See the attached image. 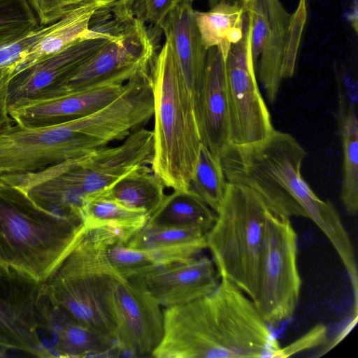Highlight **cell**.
<instances>
[{"mask_svg":"<svg viewBox=\"0 0 358 358\" xmlns=\"http://www.w3.org/2000/svg\"><path fill=\"white\" fill-rule=\"evenodd\" d=\"M103 7L100 3L90 1L85 2L69 12L36 44L24 52L14 64L11 78L34 63L56 54L76 41L90 36L92 29L90 21L95 11Z\"/></svg>","mask_w":358,"mask_h":358,"instance_id":"obj_19","label":"cell"},{"mask_svg":"<svg viewBox=\"0 0 358 358\" xmlns=\"http://www.w3.org/2000/svg\"><path fill=\"white\" fill-rule=\"evenodd\" d=\"M41 292L42 282L0 264V347L37 357H54L40 334Z\"/></svg>","mask_w":358,"mask_h":358,"instance_id":"obj_10","label":"cell"},{"mask_svg":"<svg viewBox=\"0 0 358 358\" xmlns=\"http://www.w3.org/2000/svg\"><path fill=\"white\" fill-rule=\"evenodd\" d=\"M6 350L0 347V357H5L7 355Z\"/></svg>","mask_w":358,"mask_h":358,"instance_id":"obj_40","label":"cell"},{"mask_svg":"<svg viewBox=\"0 0 358 358\" xmlns=\"http://www.w3.org/2000/svg\"><path fill=\"white\" fill-rule=\"evenodd\" d=\"M206 242V234L194 228L145 224L134 232L125 244L133 248H169Z\"/></svg>","mask_w":358,"mask_h":358,"instance_id":"obj_27","label":"cell"},{"mask_svg":"<svg viewBox=\"0 0 358 358\" xmlns=\"http://www.w3.org/2000/svg\"><path fill=\"white\" fill-rule=\"evenodd\" d=\"M38 314L40 330L53 337L54 357H106L118 352L113 340L54 308L43 294Z\"/></svg>","mask_w":358,"mask_h":358,"instance_id":"obj_17","label":"cell"},{"mask_svg":"<svg viewBox=\"0 0 358 358\" xmlns=\"http://www.w3.org/2000/svg\"><path fill=\"white\" fill-rule=\"evenodd\" d=\"M297 255V235L290 217L278 215L269 209L252 299L269 325L289 320L296 310L301 287Z\"/></svg>","mask_w":358,"mask_h":358,"instance_id":"obj_8","label":"cell"},{"mask_svg":"<svg viewBox=\"0 0 358 358\" xmlns=\"http://www.w3.org/2000/svg\"><path fill=\"white\" fill-rule=\"evenodd\" d=\"M279 343L252 299L220 278L210 293L164 308L156 358H271Z\"/></svg>","mask_w":358,"mask_h":358,"instance_id":"obj_1","label":"cell"},{"mask_svg":"<svg viewBox=\"0 0 358 358\" xmlns=\"http://www.w3.org/2000/svg\"><path fill=\"white\" fill-rule=\"evenodd\" d=\"M189 1H190L193 2V1H194L195 0H189Z\"/></svg>","mask_w":358,"mask_h":358,"instance_id":"obj_41","label":"cell"},{"mask_svg":"<svg viewBox=\"0 0 358 358\" xmlns=\"http://www.w3.org/2000/svg\"><path fill=\"white\" fill-rule=\"evenodd\" d=\"M192 1L183 0L166 16L159 28L173 49L193 100L203 77L208 50L203 46Z\"/></svg>","mask_w":358,"mask_h":358,"instance_id":"obj_18","label":"cell"},{"mask_svg":"<svg viewBox=\"0 0 358 358\" xmlns=\"http://www.w3.org/2000/svg\"><path fill=\"white\" fill-rule=\"evenodd\" d=\"M154 146L152 130L140 127L117 146H107L69 159L64 171L65 178L86 200L133 170L150 165Z\"/></svg>","mask_w":358,"mask_h":358,"instance_id":"obj_12","label":"cell"},{"mask_svg":"<svg viewBox=\"0 0 358 358\" xmlns=\"http://www.w3.org/2000/svg\"><path fill=\"white\" fill-rule=\"evenodd\" d=\"M327 327L324 324H317L296 341L275 351L271 358H284L299 352L324 345L327 341Z\"/></svg>","mask_w":358,"mask_h":358,"instance_id":"obj_33","label":"cell"},{"mask_svg":"<svg viewBox=\"0 0 358 358\" xmlns=\"http://www.w3.org/2000/svg\"><path fill=\"white\" fill-rule=\"evenodd\" d=\"M124 239L112 244L108 250L113 266L122 274L197 257L206 248V242L169 248H133Z\"/></svg>","mask_w":358,"mask_h":358,"instance_id":"obj_24","label":"cell"},{"mask_svg":"<svg viewBox=\"0 0 358 358\" xmlns=\"http://www.w3.org/2000/svg\"><path fill=\"white\" fill-rule=\"evenodd\" d=\"M129 238L123 231L108 227L85 229L69 253L42 282V292L54 308L115 342L106 296L121 273L111 264L108 250L116 241L127 242Z\"/></svg>","mask_w":358,"mask_h":358,"instance_id":"obj_4","label":"cell"},{"mask_svg":"<svg viewBox=\"0 0 358 358\" xmlns=\"http://www.w3.org/2000/svg\"><path fill=\"white\" fill-rule=\"evenodd\" d=\"M163 308L185 304L213 292L220 277L208 257L149 266L122 275Z\"/></svg>","mask_w":358,"mask_h":358,"instance_id":"obj_13","label":"cell"},{"mask_svg":"<svg viewBox=\"0 0 358 358\" xmlns=\"http://www.w3.org/2000/svg\"><path fill=\"white\" fill-rule=\"evenodd\" d=\"M354 317L352 318L348 324L342 330V331L335 337L331 342H327L324 345V348L320 351V353L317 357H320L331 350L336 345H337L349 332L353 329L356 323L357 322V312L354 313Z\"/></svg>","mask_w":358,"mask_h":358,"instance_id":"obj_35","label":"cell"},{"mask_svg":"<svg viewBox=\"0 0 358 358\" xmlns=\"http://www.w3.org/2000/svg\"><path fill=\"white\" fill-rule=\"evenodd\" d=\"M306 157L292 135L276 129L254 143H229L218 155L227 182L252 189L278 215L310 219L336 252H343L350 247V238L332 203L320 199L303 179Z\"/></svg>","mask_w":358,"mask_h":358,"instance_id":"obj_2","label":"cell"},{"mask_svg":"<svg viewBox=\"0 0 358 358\" xmlns=\"http://www.w3.org/2000/svg\"><path fill=\"white\" fill-rule=\"evenodd\" d=\"M113 13L117 22L107 43L56 87L40 96L81 90L113 80L127 82L149 68L161 48V29L148 27L131 10Z\"/></svg>","mask_w":358,"mask_h":358,"instance_id":"obj_7","label":"cell"},{"mask_svg":"<svg viewBox=\"0 0 358 358\" xmlns=\"http://www.w3.org/2000/svg\"><path fill=\"white\" fill-rule=\"evenodd\" d=\"M216 219L214 212L191 189L173 190L166 195L146 224L155 226L194 228L206 234Z\"/></svg>","mask_w":358,"mask_h":358,"instance_id":"obj_22","label":"cell"},{"mask_svg":"<svg viewBox=\"0 0 358 358\" xmlns=\"http://www.w3.org/2000/svg\"><path fill=\"white\" fill-rule=\"evenodd\" d=\"M0 264L3 266H9L7 262L6 257L5 256V254L1 248V246L0 245Z\"/></svg>","mask_w":358,"mask_h":358,"instance_id":"obj_39","label":"cell"},{"mask_svg":"<svg viewBox=\"0 0 358 358\" xmlns=\"http://www.w3.org/2000/svg\"><path fill=\"white\" fill-rule=\"evenodd\" d=\"M210 8L215 6L221 2H225L230 4H236L243 6L247 0H207Z\"/></svg>","mask_w":358,"mask_h":358,"instance_id":"obj_38","label":"cell"},{"mask_svg":"<svg viewBox=\"0 0 358 358\" xmlns=\"http://www.w3.org/2000/svg\"><path fill=\"white\" fill-rule=\"evenodd\" d=\"M118 352L151 355L164 333V308L120 274L106 296Z\"/></svg>","mask_w":358,"mask_h":358,"instance_id":"obj_11","label":"cell"},{"mask_svg":"<svg viewBox=\"0 0 358 358\" xmlns=\"http://www.w3.org/2000/svg\"><path fill=\"white\" fill-rule=\"evenodd\" d=\"M338 129L341 138L343 162L341 201L347 213L355 215L358 211V120L356 106L345 104L340 93Z\"/></svg>","mask_w":358,"mask_h":358,"instance_id":"obj_23","label":"cell"},{"mask_svg":"<svg viewBox=\"0 0 358 358\" xmlns=\"http://www.w3.org/2000/svg\"><path fill=\"white\" fill-rule=\"evenodd\" d=\"M183 0H135L131 6L132 14L150 25L159 27L171 11Z\"/></svg>","mask_w":358,"mask_h":358,"instance_id":"obj_31","label":"cell"},{"mask_svg":"<svg viewBox=\"0 0 358 358\" xmlns=\"http://www.w3.org/2000/svg\"><path fill=\"white\" fill-rule=\"evenodd\" d=\"M227 183L219 157L201 143L190 189L217 213L225 196Z\"/></svg>","mask_w":358,"mask_h":358,"instance_id":"obj_26","label":"cell"},{"mask_svg":"<svg viewBox=\"0 0 358 358\" xmlns=\"http://www.w3.org/2000/svg\"><path fill=\"white\" fill-rule=\"evenodd\" d=\"M148 217L145 211L96 194L86 199L81 213V222L85 229L108 227L129 237L147 223Z\"/></svg>","mask_w":358,"mask_h":358,"instance_id":"obj_25","label":"cell"},{"mask_svg":"<svg viewBox=\"0 0 358 358\" xmlns=\"http://www.w3.org/2000/svg\"><path fill=\"white\" fill-rule=\"evenodd\" d=\"M90 28V36L13 76L8 87V106L17 101L40 96L53 90L103 46L115 29L102 20L94 21Z\"/></svg>","mask_w":358,"mask_h":358,"instance_id":"obj_14","label":"cell"},{"mask_svg":"<svg viewBox=\"0 0 358 358\" xmlns=\"http://www.w3.org/2000/svg\"><path fill=\"white\" fill-rule=\"evenodd\" d=\"M53 24L40 26L22 38L0 48V77L10 73L22 55L36 44L52 28Z\"/></svg>","mask_w":358,"mask_h":358,"instance_id":"obj_30","label":"cell"},{"mask_svg":"<svg viewBox=\"0 0 358 358\" xmlns=\"http://www.w3.org/2000/svg\"><path fill=\"white\" fill-rule=\"evenodd\" d=\"M352 10L348 15V19L352 23L355 31H357V1H355V5L352 6Z\"/></svg>","mask_w":358,"mask_h":358,"instance_id":"obj_37","label":"cell"},{"mask_svg":"<svg viewBox=\"0 0 358 358\" xmlns=\"http://www.w3.org/2000/svg\"><path fill=\"white\" fill-rule=\"evenodd\" d=\"M255 64L264 47L270 32V24L265 0H247L244 4Z\"/></svg>","mask_w":358,"mask_h":358,"instance_id":"obj_29","label":"cell"},{"mask_svg":"<svg viewBox=\"0 0 358 358\" xmlns=\"http://www.w3.org/2000/svg\"><path fill=\"white\" fill-rule=\"evenodd\" d=\"M27 0H0V48L40 26Z\"/></svg>","mask_w":358,"mask_h":358,"instance_id":"obj_28","label":"cell"},{"mask_svg":"<svg viewBox=\"0 0 358 358\" xmlns=\"http://www.w3.org/2000/svg\"><path fill=\"white\" fill-rule=\"evenodd\" d=\"M194 17L205 48H218L226 59L231 46L243 38L244 6L221 2L207 11L194 10Z\"/></svg>","mask_w":358,"mask_h":358,"instance_id":"obj_21","label":"cell"},{"mask_svg":"<svg viewBox=\"0 0 358 358\" xmlns=\"http://www.w3.org/2000/svg\"><path fill=\"white\" fill-rule=\"evenodd\" d=\"M149 73L155 119L150 167L166 187L187 191L201 141L192 96L168 41L152 59Z\"/></svg>","mask_w":358,"mask_h":358,"instance_id":"obj_3","label":"cell"},{"mask_svg":"<svg viewBox=\"0 0 358 358\" xmlns=\"http://www.w3.org/2000/svg\"><path fill=\"white\" fill-rule=\"evenodd\" d=\"M193 101L201 143L218 157L229 143L225 59L218 48L208 50L202 83Z\"/></svg>","mask_w":358,"mask_h":358,"instance_id":"obj_16","label":"cell"},{"mask_svg":"<svg viewBox=\"0 0 358 358\" xmlns=\"http://www.w3.org/2000/svg\"><path fill=\"white\" fill-rule=\"evenodd\" d=\"M268 210L256 192L228 182L215 221L206 234V248L220 278L231 281L252 299Z\"/></svg>","mask_w":358,"mask_h":358,"instance_id":"obj_6","label":"cell"},{"mask_svg":"<svg viewBox=\"0 0 358 358\" xmlns=\"http://www.w3.org/2000/svg\"><path fill=\"white\" fill-rule=\"evenodd\" d=\"M165 187L150 165H145L95 194L114 199L130 208L145 211L150 216L163 201Z\"/></svg>","mask_w":358,"mask_h":358,"instance_id":"obj_20","label":"cell"},{"mask_svg":"<svg viewBox=\"0 0 358 358\" xmlns=\"http://www.w3.org/2000/svg\"><path fill=\"white\" fill-rule=\"evenodd\" d=\"M36 13L40 26L52 24L76 7L93 0H27Z\"/></svg>","mask_w":358,"mask_h":358,"instance_id":"obj_32","label":"cell"},{"mask_svg":"<svg viewBox=\"0 0 358 358\" xmlns=\"http://www.w3.org/2000/svg\"><path fill=\"white\" fill-rule=\"evenodd\" d=\"M100 3L103 8L110 10L116 9H130L135 0H93ZM131 10V9H130Z\"/></svg>","mask_w":358,"mask_h":358,"instance_id":"obj_36","label":"cell"},{"mask_svg":"<svg viewBox=\"0 0 358 358\" xmlns=\"http://www.w3.org/2000/svg\"><path fill=\"white\" fill-rule=\"evenodd\" d=\"M10 79L6 75L0 77V131L15 123L8 113V87Z\"/></svg>","mask_w":358,"mask_h":358,"instance_id":"obj_34","label":"cell"},{"mask_svg":"<svg viewBox=\"0 0 358 358\" xmlns=\"http://www.w3.org/2000/svg\"><path fill=\"white\" fill-rule=\"evenodd\" d=\"M126 83L113 80L81 90L21 99L8 106V113L15 123L24 127L62 124L105 106L122 92Z\"/></svg>","mask_w":358,"mask_h":358,"instance_id":"obj_15","label":"cell"},{"mask_svg":"<svg viewBox=\"0 0 358 358\" xmlns=\"http://www.w3.org/2000/svg\"><path fill=\"white\" fill-rule=\"evenodd\" d=\"M225 90L229 143L243 145L268 136L275 129L257 82L246 15L243 38L225 59Z\"/></svg>","mask_w":358,"mask_h":358,"instance_id":"obj_9","label":"cell"},{"mask_svg":"<svg viewBox=\"0 0 358 358\" xmlns=\"http://www.w3.org/2000/svg\"><path fill=\"white\" fill-rule=\"evenodd\" d=\"M85 228L36 206L16 186L0 185V245L8 264L43 282Z\"/></svg>","mask_w":358,"mask_h":358,"instance_id":"obj_5","label":"cell"}]
</instances>
